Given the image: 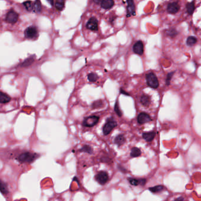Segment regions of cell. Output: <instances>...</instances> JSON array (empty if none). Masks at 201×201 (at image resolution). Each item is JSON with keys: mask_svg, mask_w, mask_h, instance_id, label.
I'll list each match as a JSON object with an SVG mask.
<instances>
[{"mask_svg": "<svg viewBox=\"0 0 201 201\" xmlns=\"http://www.w3.org/2000/svg\"><path fill=\"white\" fill-rule=\"evenodd\" d=\"M39 157V155L30 152H26L20 154L17 158V159L18 162L23 163H31L35 160L38 158Z\"/></svg>", "mask_w": 201, "mask_h": 201, "instance_id": "obj_1", "label": "cell"}, {"mask_svg": "<svg viewBox=\"0 0 201 201\" xmlns=\"http://www.w3.org/2000/svg\"><path fill=\"white\" fill-rule=\"evenodd\" d=\"M117 123L116 120L113 117H109L107 120L106 123L104 125L103 131L104 135L107 136L108 135L111 131L114 129L115 127H117Z\"/></svg>", "mask_w": 201, "mask_h": 201, "instance_id": "obj_2", "label": "cell"}, {"mask_svg": "<svg viewBox=\"0 0 201 201\" xmlns=\"http://www.w3.org/2000/svg\"><path fill=\"white\" fill-rule=\"evenodd\" d=\"M146 80L148 86L150 87L156 89L159 87L158 80L156 75L154 73H149L146 74Z\"/></svg>", "mask_w": 201, "mask_h": 201, "instance_id": "obj_3", "label": "cell"}, {"mask_svg": "<svg viewBox=\"0 0 201 201\" xmlns=\"http://www.w3.org/2000/svg\"><path fill=\"white\" fill-rule=\"evenodd\" d=\"M99 117L96 115L90 116L85 118L82 122V126L84 127L92 128L95 126L99 122Z\"/></svg>", "mask_w": 201, "mask_h": 201, "instance_id": "obj_4", "label": "cell"}, {"mask_svg": "<svg viewBox=\"0 0 201 201\" xmlns=\"http://www.w3.org/2000/svg\"><path fill=\"white\" fill-rule=\"evenodd\" d=\"M95 181L100 185H105L109 180L108 173L105 171H100L95 176Z\"/></svg>", "mask_w": 201, "mask_h": 201, "instance_id": "obj_5", "label": "cell"}, {"mask_svg": "<svg viewBox=\"0 0 201 201\" xmlns=\"http://www.w3.org/2000/svg\"><path fill=\"white\" fill-rule=\"evenodd\" d=\"M19 14L14 10L9 11L6 16L5 21L9 24H15L18 20Z\"/></svg>", "mask_w": 201, "mask_h": 201, "instance_id": "obj_6", "label": "cell"}, {"mask_svg": "<svg viewBox=\"0 0 201 201\" xmlns=\"http://www.w3.org/2000/svg\"><path fill=\"white\" fill-rule=\"evenodd\" d=\"M25 35L28 39H35L38 36V30L34 26H30L25 31Z\"/></svg>", "mask_w": 201, "mask_h": 201, "instance_id": "obj_7", "label": "cell"}, {"mask_svg": "<svg viewBox=\"0 0 201 201\" xmlns=\"http://www.w3.org/2000/svg\"><path fill=\"white\" fill-rule=\"evenodd\" d=\"M86 29L91 31H96L98 29V22L96 18L91 17L90 20L88 21L86 25Z\"/></svg>", "mask_w": 201, "mask_h": 201, "instance_id": "obj_8", "label": "cell"}, {"mask_svg": "<svg viewBox=\"0 0 201 201\" xmlns=\"http://www.w3.org/2000/svg\"><path fill=\"white\" fill-rule=\"evenodd\" d=\"M137 121L139 124H142L152 121V119L148 114L146 113L142 112V113H140L138 115Z\"/></svg>", "mask_w": 201, "mask_h": 201, "instance_id": "obj_9", "label": "cell"}, {"mask_svg": "<svg viewBox=\"0 0 201 201\" xmlns=\"http://www.w3.org/2000/svg\"><path fill=\"white\" fill-rule=\"evenodd\" d=\"M133 52L138 55H142L144 53V44L141 41H138L133 46Z\"/></svg>", "mask_w": 201, "mask_h": 201, "instance_id": "obj_10", "label": "cell"}, {"mask_svg": "<svg viewBox=\"0 0 201 201\" xmlns=\"http://www.w3.org/2000/svg\"><path fill=\"white\" fill-rule=\"evenodd\" d=\"M127 17L135 16V5L134 0H127Z\"/></svg>", "mask_w": 201, "mask_h": 201, "instance_id": "obj_11", "label": "cell"}, {"mask_svg": "<svg viewBox=\"0 0 201 201\" xmlns=\"http://www.w3.org/2000/svg\"><path fill=\"white\" fill-rule=\"evenodd\" d=\"M180 9V5L177 2H173L168 4L167 7V11L169 14H175L179 11Z\"/></svg>", "mask_w": 201, "mask_h": 201, "instance_id": "obj_12", "label": "cell"}, {"mask_svg": "<svg viewBox=\"0 0 201 201\" xmlns=\"http://www.w3.org/2000/svg\"><path fill=\"white\" fill-rule=\"evenodd\" d=\"M128 181L131 185L135 186H136L138 185L144 186L146 183V179H135L132 178H128Z\"/></svg>", "mask_w": 201, "mask_h": 201, "instance_id": "obj_13", "label": "cell"}, {"mask_svg": "<svg viewBox=\"0 0 201 201\" xmlns=\"http://www.w3.org/2000/svg\"><path fill=\"white\" fill-rule=\"evenodd\" d=\"M114 5V0H102L100 5L103 9L108 10L111 8Z\"/></svg>", "mask_w": 201, "mask_h": 201, "instance_id": "obj_14", "label": "cell"}, {"mask_svg": "<svg viewBox=\"0 0 201 201\" xmlns=\"http://www.w3.org/2000/svg\"><path fill=\"white\" fill-rule=\"evenodd\" d=\"M156 136V133L155 132H145L142 133V137L148 142H151L154 140Z\"/></svg>", "mask_w": 201, "mask_h": 201, "instance_id": "obj_15", "label": "cell"}, {"mask_svg": "<svg viewBox=\"0 0 201 201\" xmlns=\"http://www.w3.org/2000/svg\"><path fill=\"white\" fill-rule=\"evenodd\" d=\"M125 141H126V139H125V137L122 134H118L114 139V143L118 146H122L125 142Z\"/></svg>", "mask_w": 201, "mask_h": 201, "instance_id": "obj_16", "label": "cell"}, {"mask_svg": "<svg viewBox=\"0 0 201 201\" xmlns=\"http://www.w3.org/2000/svg\"><path fill=\"white\" fill-rule=\"evenodd\" d=\"M11 97L7 94L0 92V103L5 104L11 101Z\"/></svg>", "mask_w": 201, "mask_h": 201, "instance_id": "obj_17", "label": "cell"}, {"mask_svg": "<svg viewBox=\"0 0 201 201\" xmlns=\"http://www.w3.org/2000/svg\"><path fill=\"white\" fill-rule=\"evenodd\" d=\"M141 104L145 107H148L150 104V98L146 94H143L140 99Z\"/></svg>", "mask_w": 201, "mask_h": 201, "instance_id": "obj_18", "label": "cell"}, {"mask_svg": "<svg viewBox=\"0 0 201 201\" xmlns=\"http://www.w3.org/2000/svg\"><path fill=\"white\" fill-rule=\"evenodd\" d=\"M0 192L3 195H7L9 192L7 185L1 179H0Z\"/></svg>", "mask_w": 201, "mask_h": 201, "instance_id": "obj_19", "label": "cell"}, {"mask_svg": "<svg viewBox=\"0 0 201 201\" xmlns=\"http://www.w3.org/2000/svg\"><path fill=\"white\" fill-rule=\"evenodd\" d=\"M79 151L80 152H85L91 155L93 153V149L90 145H85L79 150Z\"/></svg>", "mask_w": 201, "mask_h": 201, "instance_id": "obj_20", "label": "cell"}, {"mask_svg": "<svg viewBox=\"0 0 201 201\" xmlns=\"http://www.w3.org/2000/svg\"><path fill=\"white\" fill-rule=\"evenodd\" d=\"M131 156L132 158H136L141 156V150L140 148L134 147L132 149L131 152Z\"/></svg>", "mask_w": 201, "mask_h": 201, "instance_id": "obj_21", "label": "cell"}, {"mask_svg": "<svg viewBox=\"0 0 201 201\" xmlns=\"http://www.w3.org/2000/svg\"><path fill=\"white\" fill-rule=\"evenodd\" d=\"M186 9L187 12L190 15L193 14L194 10H195V3L194 1H192L191 3H188L186 4Z\"/></svg>", "mask_w": 201, "mask_h": 201, "instance_id": "obj_22", "label": "cell"}, {"mask_svg": "<svg viewBox=\"0 0 201 201\" xmlns=\"http://www.w3.org/2000/svg\"><path fill=\"white\" fill-rule=\"evenodd\" d=\"M41 3L40 0H35L34 6H33V11L35 12H40L41 11Z\"/></svg>", "mask_w": 201, "mask_h": 201, "instance_id": "obj_23", "label": "cell"}, {"mask_svg": "<svg viewBox=\"0 0 201 201\" xmlns=\"http://www.w3.org/2000/svg\"><path fill=\"white\" fill-rule=\"evenodd\" d=\"M88 80H89V81L90 82H92V83H94V82H96L99 77L98 76V74L96 73H90V74H88Z\"/></svg>", "mask_w": 201, "mask_h": 201, "instance_id": "obj_24", "label": "cell"}, {"mask_svg": "<svg viewBox=\"0 0 201 201\" xmlns=\"http://www.w3.org/2000/svg\"><path fill=\"white\" fill-rule=\"evenodd\" d=\"M104 106V102L102 100H98L94 102L91 105V107L92 109H99Z\"/></svg>", "mask_w": 201, "mask_h": 201, "instance_id": "obj_25", "label": "cell"}, {"mask_svg": "<svg viewBox=\"0 0 201 201\" xmlns=\"http://www.w3.org/2000/svg\"><path fill=\"white\" fill-rule=\"evenodd\" d=\"M164 189V186L162 185H158L155 186L154 187H151L149 188V190L152 192V193H158L161 192L163 189Z\"/></svg>", "mask_w": 201, "mask_h": 201, "instance_id": "obj_26", "label": "cell"}, {"mask_svg": "<svg viewBox=\"0 0 201 201\" xmlns=\"http://www.w3.org/2000/svg\"><path fill=\"white\" fill-rule=\"evenodd\" d=\"M65 4V0H56L55 2V7L59 10L61 11L64 7Z\"/></svg>", "mask_w": 201, "mask_h": 201, "instance_id": "obj_27", "label": "cell"}, {"mask_svg": "<svg viewBox=\"0 0 201 201\" xmlns=\"http://www.w3.org/2000/svg\"><path fill=\"white\" fill-rule=\"evenodd\" d=\"M197 42V39L196 37L194 36H190L188 37L186 40V44L188 45L189 46H192L196 44Z\"/></svg>", "mask_w": 201, "mask_h": 201, "instance_id": "obj_28", "label": "cell"}, {"mask_svg": "<svg viewBox=\"0 0 201 201\" xmlns=\"http://www.w3.org/2000/svg\"><path fill=\"white\" fill-rule=\"evenodd\" d=\"M23 5L24 7L26 8V10L28 11H33V6L34 4H32V2L31 1H27L23 3Z\"/></svg>", "mask_w": 201, "mask_h": 201, "instance_id": "obj_29", "label": "cell"}, {"mask_svg": "<svg viewBox=\"0 0 201 201\" xmlns=\"http://www.w3.org/2000/svg\"><path fill=\"white\" fill-rule=\"evenodd\" d=\"M114 111H115V113H117V115L118 116V117H121L122 116V112L121 110L120 109V107H119V104H118V102L117 100V102H116L115 106H114Z\"/></svg>", "mask_w": 201, "mask_h": 201, "instance_id": "obj_30", "label": "cell"}, {"mask_svg": "<svg viewBox=\"0 0 201 201\" xmlns=\"http://www.w3.org/2000/svg\"><path fill=\"white\" fill-rule=\"evenodd\" d=\"M34 58L33 57H30V58H27L26 61H24L22 65H21V66L22 67H27V66H29L30 65H31L33 61H34Z\"/></svg>", "mask_w": 201, "mask_h": 201, "instance_id": "obj_31", "label": "cell"}, {"mask_svg": "<svg viewBox=\"0 0 201 201\" xmlns=\"http://www.w3.org/2000/svg\"><path fill=\"white\" fill-rule=\"evenodd\" d=\"M167 34L171 37H175V35H177L178 34V32L175 29H169L167 31Z\"/></svg>", "mask_w": 201, "mask_h": 201, "instance_id": "obj_32", "label": "cell"}, {"mask_svg": "<svg viewBox=\"0 0 201 201\" xmlns=\"http://www.w3.org/2000/svg\"><path fill=\"white\" fill-rule=\"evenodd\" d=\"M173 72H172V73H168V76H167V80H166V83H167V85H169L170 84V80L173 76Z\"/></svg>", "mask_w": 201, "mask_h": 201, "instance_id": "obj_33", "label": "cell"}, {"mask_svg": "<svg viewBox=\"0 0 201 201\" xmlns=\"http://www.w3.org/2000/svg\"><path fill=\"white\" fill-rule=\"evenodd\" d=\"M118 168L120 171H121L123 173H126L127 172V170L120 165H118Z\"/></svg>", "mask_w": 201, "mask_h": 201, "instance_id": "obj_34", "label": "cell"}, {"mask_svg": "<svg viewBox=\"0 0 201 201\" xmlns=\"http://www.w3.org/2000/svg\"><path fill=\"white\" fill-rule=\"evenodd\" d=\"M101 161L103 162H107V163H109V161H110V159L108 158V157H106V156H104L103 158H101Z\"/></svg>", "mask_w": 201, "mask_h": 201, "instance_id": "obj_35", "label": "cell"}, {"mask_svg": "<svg viewBox=\"0 0 201 201\" xmlns=\"http://www.w3.org/2000/svg\"><path fill=\"white\" fill-rule=\"evenodd\" d=\"M120 93L122 94H124V95H126V96H130V94L128 93H127V92H125L122 89H120Z\"/></svg>", "mask_w": 201, "mask_h": 201, "instance_id": "obj_36", "label": "cell"}, {"mask_svg": "<svg viewBox=\"0 0 201 201\" xmlns=\"http://www.w3.org/2000/svg\"><path fill=\"white\" fill-rule=\"evenodd\" d=\"M47 1L51 5H54V0H47Z\"/></svg>", "mask_w": 201, "mask_h": 201, "instance_id": "obj_37", "label": "cell"}, {"mask_svg": "<svg viewBox=\"0 0 201 201\" xmlns=\"http://www.w3.org/2000/svg\"><path fill=\"white\" fill-rule=\"evenodd\" d=\"M92 1H93L94 3H96V4H99V3H100V1H102V0H92Z\"/></svg>", "mask_w": 201, "mask_h": 201, "instance_id": "obj_38", "label": "cell"}, {"mask_svg": "<svg viewBox=\"0 0 201 201\" xmlns=\"http://www.w3.org/2000/svg\"><path fill=\"white\" fill-rule=\"evenodd\" d=\"M183 198H178V199H177V200H183Z\"/></svg>", "mask_w": 201, "mask_h": 201, "instance_id": "obj_39", "label": "cell"}]
</instances>
